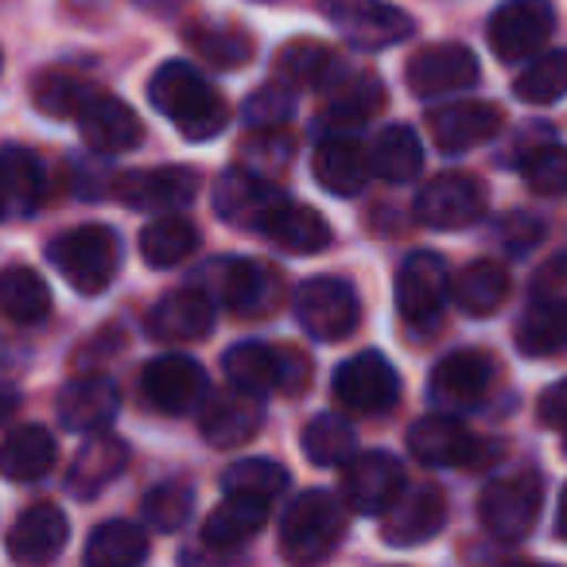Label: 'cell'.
<instances>
[{"instance_id":"cell-1","label":"cell","mask_w":567,"mask_h":567,"mask_svg":"<svg viewBox=\"0 0 567 567\" xmlns=\"http://www.w3.org/2000/svg\"><path fill=\"white\" fill-rule=\"evenodd\" d=\"M148 97L187 141L203 144L214 141L221 128L229 125V105L218 90L206 82L203 71H195L190 63H164L148 82Z\"/></svg>"},{"instance_id":"cell-2","label":"cell","mask_w":567,"mask_h":567,"mask_svg":"<svg viewBox=\"0 0 567 567\" xmlns=\"http://www.w3.org/2000/svg\"><path fill=\"white\" fill-rule=\"evenodd\" d=\"M342 536H347V505L331 489H308L280 517V551L292 564L331 556Z\"/></svg>"},{"instance_id":"cell-3","label":"cell","mask_w":567,"mask_h":567,"mask_svg":"<svg viewBox=\"0 0 567 567\" xmlns=\"http://www.w3.org/2000/svg\"><path fill=\"white\" fill-rule=\"evenodd\" d=\"M221 370L229 378V389H241L252 396H268L276 389L300 393L311 381V358H303L292 347H268V342H237L221 358Z\"/></svg>"},{"instance_id":"cell-4","label":"cell","mask_w":567,"mask_h":567,"mask_svg":"<svg viewBox=\"0 0 567 567\" xmlns=\"http://www.w3.org/2000/svg\"><path fill=\"white\" fill-rule=\"evenodd\" d=\"M51 265L79 296H102L121 268V241L110 226H74L51 245Z\"/></svg>"},{"instance_id":"cell-5","label":"cell","mask_w":567,"mask_h":567,"mask_svg":"<svg viewBox=\"0 0 567 567\" xmlns=\"http://www.w3.org/2000/svg\"><path fill=\"white\" fill-rule=\"evenodd\" d=\"M544 505V482L536 471H517L494 478L478 497V517L486 533L502 544H517L533 533Z\"/></svg>"},{"instance_id":"cell-6","label":"cell","mask_w":567,"mask_h":567,"mask_svg":"<svg viewBox=\"0 0 567 567\" xmlns=\"http://www.w3.org/2000/svg\"><path fill=\"white\" fill-rule=\"evenodd\" d=\"M296 323L316 342H342L362 323V300L354 284L339 276H311L296 292Z\"/></svg>"},{"instance_id":"cell-7","label":"cell","mask_w":567,"mask_h":567,"mask_svg":"<svg viewBox=\"0 0 567 567\" xmlns=\"http://www.w3.org/2000/svg\"><path fill=\"white\" fill-rule=\"evenodd\" d=\"M327 24L362 51H385L416 32V20L389 0H319Z\"/></svg>"},{"instance_id":"cell-8","label":"cell","mask_w":567,"mask_h":567,"mask_svg":"<svg viewBox=\"0 0 567 567\" xmlns=\"http://www.w3.org/2000/svg\"><path fill=\"white\" fill-rule=\"evenodd\" d=\"M486 32L502 63H528L556 32V9L551 0H502Z\"/></svg>"},{"instance_id":"cell-9","label":"cell","mask_w":567,"mask_h":567,"mask_svg":"<svg viewBox=\"0 0 567 567\" xmlns=\"http://www.w3.org/2000/svg\"><path fill=\"white\" fill-rule=\"evenodd\" d=\"M334 401L350 412H365V416H378L389 412L401 401V378H396L393 362L378 350H365L354 354L334 370Z\"/></svg>"},{"instance_id":"cell-10","label":"cell","mask_w":567,"mask_h":567,"mask_svg":"<svg viewBox=\"0 0 567 567\" xmlns=\"http://www.w3.org/2000/svg\"><path fill=\"white\" fill-rule=\"evenodd\" d=\"M404 489V466L389 451H365L342 466V502L362 517H381Z\"/></svg>"},{"instance_id":"cell-11","label":"cell","mask_w":567,"mask_h":567,"mask_svg":"<svg viewBox=\"0 0 567 567\" xmlns=\"http://www.w3.org/2000/svg\"><path fill=\"white\" fill-rule=\"evenodd\" d=\"M416 221L427 229H466L474 221H482L486 214V190L478 179L463 172L435 175L424 190L416 195Z\"/></svg>"},{"instance_id":"cell-12","label":"cell","mask_w":567,"mask_h":567,"mask_svg":"<svg viewBox=\"0 0 567 567\" xmlns=\"http://www.w3.org/2000/svg\"><path fill=\"white\" fill-rule=\"evenodd\" d=\"M451 296V272L447 260L432 249H416L404 257L401 272H396V311L409 323H432L443 311Z\"/></svg>"},{"instance_id":"cell-13","label":"cell","mask_w":567,"mask_h":567,"mask_svg":"<svg viewBox=\"0 0 567 567\" xmlns=\"http://www.w3.org/2000/svg\"><path fill=\"white\" fill-rule=\"evenodd\" d=\"M478 82V59L463 43H435L409 59V90L424 102L463 94Z\"/></svg>"},{"instance_id":"cell-14","label":"cell","mask_w":567,"mask_h":567,"mask_svg":"<svg viewBox=\"0 0 567 567\" xmlns=\"http://www.w3.org/2000/svg\"><path fill=\"white\" fill-rule=\"evenodd\" d=\"M144 396H148L159 412H167V416H187V412L206 404L210 381H206V370L195 358L164 354L144 365Z\"/></svg>"},{"instance_id":"cell-15","label":"cell","mask_w":567,"mask_h":567,"mask_svg":"<svg viewBox=\"0 0 567 567\" xmlns=\"http://www.w3.org/2000/svg\"><path fill=\"white\" fill-rule=\"evenodd\" d=\"M489 381H494V362L478 350H455L432 370L427 381V401L435 412H466L489 393Z\"/></svg>"},{"instance_id":"cell-16","label":"cell","mask_w":567,"mask_h":567,"mask_svg":"<svg viewBox=\"0 0 567 567\" xmlns=\"http://www.w3.org/2000/svg\"><path fill=\"white\" fill-rule=\"evenodd\" d=\"M443 520H447V497L435 486L401 489V497L381 513V540L389 548H416L440 533Z\"/></svg>"},{"instance_id":"cell-17","label":"cell","mask_w":567,"mask_h":567,"mask_svg":"<svg viewBox=\"0 0 567 567\" xmlns=\"http://www.w3.org/2000/svg\"><path fill=\"white\" fill-rule=\"evenodd\" d=\"M252 234L268 237V241H276L288 252H319L331 245V226H327L323 214L311 210V206L292 203L284 190H276L272 203L260 210Z\"/></svg>"},{"instance_id":"cell-18","label":"cell","mask_w":567,"mask_h":567,"mask_svg":"<svg viewBox=\"0 0 567 567\" xmlns=\"http://www.w3.org/2000/svg\"><path fill=\"white\" fill-rule=\"evenodd\" d=\"M427 128L440 152H471L478 144L494 141L502 128V110L489 102H447L427 113Z\"/></svg>"},{"instance_id":"cell-19","label":"cell","mask_w":567,"mask_h":567,"mask_svg":"<svg viewBox=\"0 0 567 567\" xmlns=\"http://www.w3.org/2000/svg\"><path fill=\"white\" fill-rule=\"evenodd\" d=\"M214 331V300L203 288H179L167 292L156 308L148 311V334L167 347L198 342Z\"/></svg>"},{"instance_id":"cell-20","label":"cell","mask_w":567,"mask_h":567,"mask_svg":"<svg viewBox=\"0 0 567 567\" xmlns=\"http://www.w3.org/2000/svg\"><path fill=\"white\" fill-rule=\"evenodd\" d=\"M265 424V404L260 396L241 393V389H229V393L206 396L203 412H198V432L214 447H241Z\"/></svg>"},{"instance_id":"cell-21","label":"cell","mask_w":567,"mask_h":567,"mask_svg":"<svg viewBox=\"0 0 567 567\" xmlns=\"http://www.w3.org/2000/svg\"><path fill=\"white\" fill-rule=\"evenodd\" d=\"M79 133L82 141L94 152H105V156H121V152H133L136 144L144 141V121L136 117V110L121 97H105L94 94L90 105L79 113Z\"/></svg>"},{"instance_id":"cell-22","label":"cell","mask_w":567,"mask_h":567,"mask_svg":"<svg viewBox=\"0 0 567 567\" xmlns=\"http://www.w3.org/2000/svg\"><path fill=\"white\" fill-rule=\"evenodd\" d=\"M66 536H71L66 513L51 502H40L20 513L17 525L9 528L4 548H9V556L17 559V564H48V559H55L59 551H63Z\"/></svg>"},{"instance_id":"cell-23","label":"cell","mask_w":567,"mask_h":567,"mask_svg":"<svg viewBox=\"0 0 567 567\" xmlns=\"http://www.w3.org/2000/svg\"><path fill=\"white\" fill-rule=\"evenodd\" d=\"M121 412V393L110 378H74L71 385L59 393V424L66 432L94 435L117 420Z\"/></svg>"},{"instance_id":"cell-24","label":"cell","mask_w":567,"mask_h":567,"mask_svg":"<svg viewBox=\"0 0 567 567\" xmlns=\"http://www.w3.org/2000/svg\"><path fill=\"white\" fill-rule=\"evenodd\" d=\"M409 451L424 466H471L478 458V440L451 412H435L412 424Z\"/></svg>"},{"instance_id":"cell-25","label":"cell","mask_w":567,"mask_h":567,"mask_svg":"<svg viewBox=\"0 0 567 567\" xmlns=\"http://www.w3.org/2000/svg\"><path fill=\"white\" fill-rule=\"evenodd\" d=\"M198 175L187 167H156V172H128L117 179V198L133 210H179L195 198Z\"/></svg>"},{"instance_id":"cell-26","label":"cell","mask_w":567,"mask_h":567,"mask_svg":"<svg viewBox=\"0 0 567 567\" xmlns=\"http://www.w3.org/2000/svg\"><path fill=\"white\" fill-rule=\"evenodd\" d=\"M311 172H316V183L323 190H331V195H339V198H354L365 190L373 167H370V152H365L354 136L334 133L316 148Z\"/></svg>"},{"instance_id":"cell-27","label":"cell","mask_w":567,"mask_h":567,"mask_svg":"<svg viewBox=\"0 0 567 567\" xmlns=\"http://www.w3.org/2000/svg\"><path fill=\"white\" fill-rule=\"evenodd\" d=\"M128 463V443L117 440V435L94 432L90 443H82L79 455L71 463V474H66V489L74 497H97Z\"/></svg>"},{"instance_id":"cell-28","label":"cell","mask_w":567,"mask_h":567,"mask_svg":"<svg viewBox=\"0 0 567 567\" xmlns=\"http://www.w3.org/2000/svg\"><path fill=\"white\" fill-rule=\"evenodd\" d=\"M203 276L214 284V296L226 308L245 311V316H257V311H265L272 303V280L265 276V268L249 265V260H237V257L214 260Z\"/></svg>"},{"instance_id":"cell-29","label":"cell","mask_w":567,"mask_h":567,"mask_svg":"<svg viewBox=\"0 0 567 567\" xmlns=\"http://www.w3.org/2000/svg\"><path fill=\"white\" fill-rule=\"evenodd\" d=\"M55 466V435L43 424L12 427L0 440V474L9 482H40Z\"/></svg>"},{"instance_id":"cell-30","label":"cell","mask_w":567,"mask_h":567,"mask_svg":"<svg viewBox=\"0 0 567 567\" xmlns=\"http://www.w3.org/2000/svg\"><path fill=\"white\" fill-rule=\"evenodd\" d=\"M276 71H280L284 82L292 86H311V90H334L342 79H347V63L334 55L331 48L316 40H292L288 48L276 55Z\"/></svg>"},{"instance_id":"cell-31","label":"cell","mask_w":567,"mask_h":567,"mask_svg":"<svg viewBox=\"0 0 567 567\" xmlns=\"http://www.w3.org/2000/svg\"><path fill=\"white\" fill-rule=\"evenodd\" d=\"M265 520H268V502L245 494H226V502L206 517L203 540L210 548H237L249 536H257L265 528Z\"/></svg>"},{"instance_id":"cell-32","label":"cell","mask_w":567,"mask_h":567,"mask_svg":"<svg viewBox=\"0 0 567 567\" xmlns=\"http://www.w3.org/2000/svg\"><path fill=\"white\" fill-rule=\"evenodd\" d=\"M370 167L385 183H409L424 167V144H420V136L409 125H389L373 136Z\"/></svg>"},{"instance_id":"cell-33","label":"cell","mask_w":567,"mask_h":567,"mask_svg":"<svg viewBox=\"0 0 567 567\" xmlns=\"http://www.w3.org/2000/svg\"><path fill=\"white\" fill-rule=\"evenodd\" d=\"M203 245L195 221L179 218V214H159L152 226L141 229V252L148 260V268H175L187 257H195V249Z\"/></svg>"},{"instance_id":"cell-34","label":"cell","mask_w":567,"mask_h":567,"mask_svg":"<svg viewBox=\"0 0 567 567\" xmlns=\"http://www.w3.org/2000/svg\"><path fill=\"white\" fill-rule=\"evenodd\" d=\"M451 296L466 316H489L505 303L509 296V272L497 260H474L451 284Z\"/></svg>"},{"instance_id":"cell-35","label":"cell","mask_w":567,"mask_h":567,"mask_svg":"<svg viewBox=\"0 0 567 567\" xmlns=\"http://www.w3.org/2000/svg\"><path fill=\"white\" fill-rule=\"evenodd\" d=\"M90 567H133L148 559V536L144 528L128 525V520H105L90 533L86 551H82Z\"/></svg>"},{"instance_id":"cell-36","label":"cell","mask_w":567,"mask_h":567,"mask_svg":"<svg viewBox=\"0 0 567 567\" xmlns=\"http://www.w3.org/2000/svg\"><path fill=\"white\" fill-rule=\"evenodd\" d=\"M381 105H385V86H381V79H373V74H354V79H342L339 86L331 90L323 121L342 133V128L365 125L373 113H381Z\"/></svg>"},{"instance_id":"cell-37","label":"cell","mask_w":567,"mask_h":567,"mask_svg":"<svg viewBox=\"0 0 567 567\" xmlns=\"http://www.w3.org/2000/svg\"><path fill=\"white\" fill-rule=\"evenodd\" d=\"M0 311L12 323H40L51 311V288L40 272L24 265H12L0 272Z\"/></svg>"},{"instance_id":"cell-38","label":"cell","mask_w":567,"mask_h":567,"mask_svg":"<svg viewBox=\"0 0 567 567\" xmlns=\"http://www.w3.org/2000/svg\"><path fill=\"white\" fill-rule=\"evenodd\" d=\"M567 347V300H533L517 323V350L528 358L556 354Z\"/></svg>"},{"instance_id":"cell-39","label":"cell","mask_w":567,"mask_h":567,"mask_svg":"<svg viewBox=\"0 0 567 567\" xmlns=\"http://www.w3.org/2000/svg\"><path fill=\"white\" fill-rule=\"evenodd\" d=\"M0 190H4L9 214H32L43 195L40 159L24 148H0Z\"/></svg>"},{"instance_id":"cell-40","label":"cell","mask_w":567,"mask_h":567,"mask_svg":"<svg viewBox=\"0 0 567 567\" xmlns=\"http://www.w3.org/2000/svg\"><path fill=\"white\" fill-rule=\"evenodd\" d=\"M513 94L525 105H551L567 94V51H540L513 82Z\"/></svg>"},{"instance_id":"cell-41","label":"cell","mask_w":567,"mask_h":567,"mask_svg":"<svg viewBox=\"0 0 567 567\" xmlns=\"http://www.w3.org/2000/svg\"><path fill=\"white\" fill-rule=\"evenodd\" d=\"M303 455L316 466H347L358 455L354 427L334 412H323L303 427Z\"/></svg>"},{"instance_id":"cell-42","label":"cell","mask_w":567,"mask_h":567,"mask_svg":"<svg viewBox=\"0 0 567 567\" xmlns=\"http://www.w3.org/2000/svg\"><path fill=\"white\" fill-rule=\"evenodd\" d=\"M32 97L43 117H79L94 97V90L82 79H74L71 71H48L35 79Z\"/></svg>"},{"instance_id":"cell-43","label":"cell","mask_w":567,"mask_h":567,"mask_svg":"<svg viewBox=\"0 0 567 567\" xmlns=\"http://www.w3.org/2000/svg\"><path fill=\"white\" fill-rule=\"evenodd\" d=\"M190 48H195L206 63L221 66V71H234V66L252 59V35L241 32V28H226V24H195L190 28Z\"/></svg>"},{"instance_id":"cell-44","label":"cell","mask_w":567,"mask_h":567,"mask_svg":"<svg viewBox=\"0 0 567 567\" xmlns=\"http://www.w3.org/2000/svg\"><path fill=\"white\" fill-rule=\"evenodd\" d=\"M288 486V471L272 458H241V463L226 466L221 474V489L226 494H245L260 497V502H272L276 494H284Z\"/></svg>"},{"instance_id":"cell-45","label":"cell","mask_w":567,"mask_h":567,"mask_svg":"<svg viewBox=\"0 0 567 567\" xmlns=\"http://www.w3.org/2000/svg\"><path fill=\"white\" fill-rule=\"evenodd\" d=\"M190 509H195V489L187 482H159L156 489L144 494V520L156 533H175L187 525Z\"/></svg>"},{"instance_id":"cell-46","label":"cell","mask_w":567,"mask_h":567,"mask_svg":"<svg viewBox=\"0 0 567 567\" xmlns=\"http://www.w3.org/2000/svg\"><path fill=\"white\" fill-rule=\"evenodd\" d=\"M292 136L280 128H257L241 148V167L260 179H272L276 172H288L292 164Z\"/></svg>"},{"instance_id":"cell-47","label":"cell","mask_w":567,"mask_h":567,"mask_svg":"<svg viewBox=\"0 0 567 567\" xmlns=\"http://www.w3.org/2000/svg\"><path fill=\"white\" fill-rule=\"evenodd\" d=\"M525 183L536 195H567V148L559 144H544L525 159Z\"/></svg>"},{"instance_id":"cell-48","label":"cell","mask_w":567,"mask_h":567,"mask_svg":"<svg viewBox=\"0 0 567 567\" xmlns=\"http://www.w3.org/2000/svg\"><path fill=\"white\" fill-rule=\"evenodd\" d=\"M296 113V97L288 86H260L257 94L245 102V125L249 128H280L284 121Z\"/></svg>"},{"instance_id":"cell-49","label":"cell","mask_w":567,"mask_h":567,"mask_svg":"<svg viewBox=\"0 0 567 567\" xmlns=\"http://www.w3.org/2000/svg\"><path fill=\"white\" fill-rule=\"evenodd\" d=\"M497 237H502L505 249L520 257V252H528L544 237V221H536L533 214H509L502 221V229H497Z\"/></svg>"},{"instance_id":"cell-50","label":"cell","mask_w":567,"mask_h":567,"mask_svg":"<svg viewBox=\"0 0 567 567\" xmlns=\"http://www.w3.org/2000/svg\"><path fill=\"white\" fill-rule=\"evenodd\" d=\"M533 300H567V252L540 265L533 280Z\"/></svg>"},{"instance_id":"cell-51","label":"cell","mask_w":567,"mask_h":567,"mask_svg":"<svg viewBox=\"0 0 567 567\" xmlns=\"http://www.w3.org/2000/svg\"><path fill=\"white\" fill-rule=\"evenodd\" d=\"M536 412H540V424L544 427H556V432H567V378L556 381L551 389H544L540 393V404H536Z\"/></svg>"},{"instance_id":"cell-52","label":"cell","mask_w":567,"mask_h":567,"mask_svg":"<svg viewBox=\"0 0 567 567\" xmlns=\"http://www.w3.org/2000/svg\"><path fill=\"white\" fill-rule=\"evenodd\" d=\"M556 533H559V540H567V489H564V497H559V513H556Z\"/></svg>"},{"instance_id":"cell-53","label":"cell","mask_w":567,"mask_h":567,"mask_svg":"<svg viewBox=\"0 0 567 567\" xmlns=\"http://www.w3.org/2000/svg\"><path fill=\"white\" fill-rule=\"evenodd\" d=\"M9 412H12V396H9V393H0V424L9 420Z\"/></svg>"},{"instance_id":"cell-54","label":"cell","mask_w":567,"mask_h":567,"mask_svg":"<svg viewBox=\"0 0 567 567\" xmlns=\"http://www.w3.org/2000/svg\"><path fill=\"white\" fill-rule=\"evenodd\" d=\"M0 218H9V203H4V190H0Z\"/></svg>"},{"instance_id":"cell-55","label":"cell","mask_w":567,"mask_h":567,"mask_svg":"<svg viewBox=\"0 0 567 567\" xmlns=\"http://www.w3.org/2000/svg\"><path fill=\"white\" fill-rule=\"evenodd\" d=\"M141 4H148V9H159V4H167V0H141Z\"/></svg>"},{"instance_id":"cell-56","label":"cell","mask_w":567,"mask_h":567,"mask_svg":"<svg viewBox=\"0 0 567 567\" xmlns=\"http://www.w3.org/2000/svg\"><path fill=\"white\" fill-rule=\"evenodd\" d=\"M564 451H567V443H564Z\"/></svg>"}]
</instances>
